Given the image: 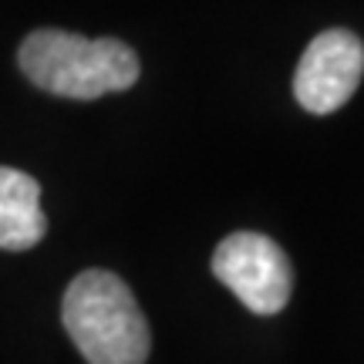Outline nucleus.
<instances>
[{
	"label": "nucleus",
	"instance_id": "nucleus-1",
	"mask_svg": "<svg viewBox=\"0 0 364 364\" xmlns=\"http://www.w3.org/2000/svg\"><path fill=\"white\" fill-rule=\"evenodd\" d=\"M17 65L41 91L75 102L129 91L139 81V58L129 44L115 38H81L54 27L27 34Z\"/></svg>",
	"mask_w": 364,
	"mask_h": 364
},
{
	"label": "nucleus",
	"instance_id": "nucleus-3",
	"mask_svg": "<svg viewBox=\"0 0 364 364\" xmlns=\"http://www.w3.org/2000/svg\"><path fill=\"white\" fill-rule=\"evenodd\" d=\"M213 273L247 311L270 317L280 314L294 290L287 253L263 233H230L213 253Z\"/></svg>",
	"mask_w": 364,
	"mask_h": 364
},
{
	"label": "nucleus",
	"instance_id": "nucleus-4",
	"mask_svg": "<svg viewBox=\"0 0 364 364\" xmlns=\"http://www.w3.org/2000/svg\"><path fill=\"white\" fill-rule=\"evenodd\" d=\"M364 78V44L354 31L334 27L307 44L294 75V95L311 115H331Z\"/></svg>",
	"mask_w": 364,
	"mask_h": 364
},
{
	"label": "nucleus",
	"instance_id": "nucleus-2",
	"mask_svg": "<svg viewBox=\"0 0 364 364\" xmlns=\"http://www.w3.org/2000/svg\"><path fill=\"white\" fill-rule=\"evenodd\" d=\"M61 321L88 364H145L149 358V321L115 273H78L65 294Z\"/></svg>",
	"mask_w": 364,
	"mask_h": 364
},
{
	"label": "nucleus",
	"instance_id": "nucleus-5",
	"mask_svg": "<svg viewBox=\"0 0 364 364\" xmlns=\"http://www.w3.org/2000/svg\"><path fill=\"white\" fill-rule=\"evenodd\" d=\"M48 233L41 213V186L34 176L0 166V250H31Z\"/></svg>",
	"mask_w": 364,
	"mask_h": 364
}]
</instances>
